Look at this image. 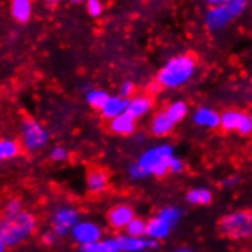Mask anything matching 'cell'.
<instances>
[{"label":"cell","instance_id":"15","mask_svg":"<svg viewBox=\"0 0 252 252\" xmlns=\"http://www.w3.org/2000/svg\"><path fill=\"white\" fill-rule=\"evenodd\" d=\"M135 121L136 120H133V118L126 112L120 116L113 118V120H110L107 123V130L115 133V135H131L136 128Z\"/></svg>","mask_w":252,"mask_h":252},{"label":"cell","instance_id":"4","mask_svg":"<svg viewBox=\"0 0 252 252\" xmlns=\"http://www.w3.org/2000/svg\"><path fill=\"white\" fill-rule=\"evenodd\" d=\"M217 229L220 235L231 240H243L252 237V211L240 210L226 214L219 220Z\"/></svg>","mask_w":252,"mask_h":252},{"label":"cell","instance_id":"31","mask_svg":"<svg viewBox=\"0 0 252 252\" xmlns=\"http://www.w3.org/2000/svg\"><path fill=\"white\" fill-rule=\"evenodd\" d=\"M182 170H184L182 160L173 156V159H171V162H170V173H181Z\"/></svg>","mask_w":252,"mask_h":252},{"label":"cell","instance_id":"29","mask_svg":"<svg viewBox=\"0 0 252 252\" xmlns=\"http://www.w3.org/2000/svg\"><path fill=\"white\" fill-rule=\"evenodd\" d=\"M133 94H135V84L131 81H124L120 87V96L127 99V98L133 96Z\"/></svg>","mask_w":252,"mask_h":252},{"label":"cell","instance_id":"16","mask_svg":"<svg viewBox=\"0 0 252 252\" xmlns=\"http://www.w3.org/2000/svg\"><path fill=\"white\" fill-rule=\"evenodd\" d=\"M127 106H128V99H126V98H123L120 95H118V96H110L107 99V102H106V106L99 110V113H101L102 118H104V120L110 121V120H113V118L126 113L127 112Z\"/></svg>","mask_w":252,"mask_h":252},{"label":"cell","instance_id":"26","mask_svg":"<svg viewBox=\"0 0 252 252\" xmlns=\"http://www.w3.org/2000/svg\"><path fill=\"white\" fill-rule=\"evenodd\" d=\"M86 8L91 17H99L102 11H104V5H102L101 0H87Z\"/></svg>","mask_w":252,"mask_h":252},{"label":"cell","instance_id":"32","mask_svg":"<svg viewBox=\"0 0 252 252\" xmlns=\"http://www.w3.org/2000/svg\"><path fill=\"white\" fill-rule=\"evenodd\" d=\"M130 176L133 177V179H139V177L147 176V173L139 167V164H136V165H133V167L130 168Z\"/></svg>","mask_w":252,"mask_h":252},{"label":"cell","instance_id":"20","mask_svg":"<svg viewBox=\"0 0 252 252\" xmlns=\"http://www.w3.org/2000/svg\"><path fill=\"white\" fill-rule=\"evenodd\" d=\"M22 152V145L12 138H0V160L16 159Z\"/></svg>","mask_w":252,"mask_h":252},{"label":"cell","instance_id":"1","mask_svg":"<svg viewBox=\"0 0 252 252\" xmlns=\"http://www.w3.org/2000/svg\"><path fill=\"white\" fill-rule=\"evenodd\" d=\"M37 229V217L28 210L0 216V237L8 248H16L25 243Z\"/></svg>","mask_w":252,"mask_h":252},{"label":"cell","instance_id":"3","mask_svg":"<svg viewBox=\"0 0 252 252\" xmlns=\"http://www.w3.org/2000/svg\"><path fill=\"white\" fill-rule=\"evenodd\" d=\"M246 3L228 0V2L210 6L205 14V26L210 32H220L226 29L235 19H239L245 12Z\"/></svg>","mask_w":252,"mask_h":252},{"label":"cell","instance_id":"25","mask_svg":"<svg viewBox=\"0 0 252 252\" xmlns=\"http://www.w3.org/2000/svg\"><path fill=\"white\" fill-rule=\"evenodd\" d=\"M126 231H127V235H130V237H142L144 234H147V223L142 219L135 217L127 225Z\"/></svg>","mask_w":252,"mask_h":252},{"label":"cell","instance_id":"33","mask_svg":"<svg viewBox=\"0 0 252 252\" xmlns=\"http://www.w3.org/2000/svg\"><path fill=\"white\" fill-rule=\"evenodd\" d=\"M203 2L206 5H210V6H216V5H221V3L228 2V0H203Z\"/></svg>","mask_w":252,"mask_h":252},{"label":"cell","instance_id":"5","mask_svg":"<svg viewBox=\"0 0 252 252\" xmlns=\"http://www.w3.org/2000/svg\"><path fill=\"white\" fill-rule=\"evenodd\" d=\"M49 142V133L35 118L26 116L20 123V145L26 152L32 153L44 148Z\"/></svg>","mask_w":252,"mask_h":252},{"label":"cell","instance_id":"23","mask_svg":"<svg viewBox=\"0 0 252 252\" xmlns=\"http://www.w3.org/2000/svg\"><path fill=\"white\" fill-rule=\"evenodd\" d=\"M164 112L167 113V116L170 118V120L176 124V123H181L187 116L188 106H187V102H184V101H176V102H171V104Z\"/></svg>","mask_w":252,"mask_h":252},{"label":"cell","instance_id":"17","mask_svg":"<svg viewBox=\"0 0 252 252\" xmlns=\"http://www.w3.org/2000/svg\"><path fill=\"white\" fill-rule=\"evenodd\" d=\"M173 128H174V123L167 116V113L164 110L158 112L153 116L150 130H152V133L155 136H167L173 131Z\"/></svg>","mask_w":252,"mask_h":252},{"label":"cell","instance_id":"35","mask_svg":"<svg viewBox=\"0 0 252 252\" xmlns=\"http://www.w3.org/2000/svg\"><path fill=\"white\" fill-rule=\"evenodd\" d=\"M235 2H242V3H246V0H235Z\"/></svg>","mask_w":252,"mask_h":252},{"label":"cell","instance_id":"8","mask_svg":"<svg viewBox=\"0 0 252 252\" xmlns=\"http://www.w3.org/2000/svg\"><path fill=\"white\" fill-rule=\"evenodd\" d=\"M220 127L225 131H237L240 135L252 133V118L242 110H226L220 115Z\"/></svg>","mask_w":252,"mask_h":252},{"label":"cell","instance_id":"30","mask_svg":"<svg viewBox=\"0 0 252 252\" xmlns=\"http://www.w3.org/2000/svg\"><path fill=\"white\" fill-rule=\"evenodd\" d=\"M57 237H58V235H57L54 231H48V232H44V234L41 235V243L51 246V245H54V243H55Z\"/></svg>","mask_w":252,"mask_h":252},{"label":"cell","instance_id":"36","mask_svg":"<svg viewBox=\"0 0 252 252\" xmlns=\"http://www.w3.org/2000/svg\"><path fill=\"white\" fill-rule=\"evenodd\" d=\"M176 252H188V251H176Z\"/></svg>","mask_w":252,"mask_h":252},{"label":"cell","instance_id":"34","mask_svg":"<svg viewBox=\"0 0 252 252\" xmlns=\"http://www.w3.org/2000/svg\"><path fill=\"white\" fill-rule=\"evenodd\" d=\"M6 248H8V245L5 243V240L2 239V237H0V252H5Z\"/></svg>","mask_w":252,"mask_h":252},{"label":"cell","instance_id":"24","mask_svg":"<svg viewBox=\"0 0 252 252\" xmlns=\"http://www.w3.org/2000/svg\"><path fill=\"white\" fill-rule=\"evenodd\" d=\"M187 200L192 205H208L213 200V194H211V191L206 188H194L188 191Z\"/></svg>","mask_w":252,"mask_h":252},{"label":"cell","instance_id":"10","mask_svg":"<svg viewBox=\"0 0 252 252\" xmlns=\"http://www.w3.org/2000/svg\"><path fill=\"white\" fill-rule=\"evenodd\" d=\"M70 235L80 246H86V245L99 242L102 231L96 223H94V221H78L77 226L72 229Z\"/></svg>","mask_w":252,"mask_h":252},{"label":"cell","instance_id":"2","mask_svg":"<svg viewBox=\"0 0 252 252\" xmlns=\"http://www.w3.org/2000/svg\"><path fill=\"white\" fill-rule=\"evenodd\" d=\"M196 69L197 58L192 54L174 55L158 72L156 83L162 89H177L191 80Z\"/></svg>","mask_w":252,"mask_h":252},{"label":"cell","instance_id":"11","mask_svg":"<svg viewBox=\"0 0 252 252\" xmlns=\"http://www.w3.org/2000/svg\"><path fill=\"white\" fill-rule=\"evenodd\" d=\"M110 184L109 173L101 167H91L86 174V187L91 194H102Z\"/></svg>","mask_w":252,"mask_h":252},{"label":"cell","instance_id":"27","mask_svg":"<svg viewBox=\"0 0 252 252\" xmlns=\"http://www.w3.org/2000/svg\"><path fill=\"white\" fill-rule=\"evenodd\" d=\"M67 156H69V153L63 145H55L49 153V158L52 162H64L67 159Z\"/></svg>","mask_w":252,"mask_h":252},{"label":"cell","instance_id":"12","mask_svg":"<svg viewBox=\"0 0 252 252\" xmlns=\"http://www.w3.org/2000/svg\"><path fill=\"white\" fill-rule=\"evenodd\" d=\"M133 219H135V213H133L131 206L126 203L115 205L107 213V223L113 229H126Z\"/></svg>","mask_w":252,"mask_h":252},{"label":"cell","instance_id":"14","mask_svg":"<svg viewBox=\"0 0 252 252\" xmlns=\"http://www.w3.org/2000/svg\"><path fill=\"white\" fill-rule=\"evenodd\" d=\"M153 107V98L152 95H138L128 99V106H127V113L133 118V120H138V118L147 115Z\"/></svg>","mask_w":252,"mask_h":252},{"label":"cell","instance_id":"18","mask_svg":"<svg viewBox=\"0 0 252 252\" xmlns=\"http://www.w3.org/2000/svg\"><path fill=\"white\" fill-rule=\"evenodd\" d=\"M192 120L197 126L208 127V128H217L220 127V115L208 107H200L192 115Z\"/></svg>","mask_w":252,"mask_h":252},{"label":"cell","instance_id":"22","mask_svg":"<svg viewBox=\"0 0 252 252\" xmlns=\"http://www.w3.org/2000/svg\"><path fill=\"white\" fill-rule=\"evenodd\" d=\"M109 98H110V95L106 91H101V89H91V91L86 94L87 104L95 110H101L104 107Z\"/></svg>","mask_w":252,"mask_h":252},{"label":"cell","instance_id":"6","mask_svg":"<svg viewBox=\"0 0 252 252\" xmlns=\"http://www.w3.org/2000/svg\"><path fill=\"white\" fill-rule=\"evenodd\" d=\"M173 159V150L168 145L155 147L142 155L139 159V167L147 174H155L158 177L165 176L170 171V162Z\"/></svg>","mask_w":252,"mask_h":252},{"label":"cell","instance_id":"21","mask_svg":"<svg viewBox=\"0 0 252 252\" xmlns=\"http://www.w3.org/2000/svg\"><path fill=\"white\" fill-rule=\"evenodd\" d=\"M81 252H121L120 246H118L116 239H107V240H99L91 245L81 246Z\"/></svg>","mask_w":252,"mask_h":252},{"label":"cell","instance_id":"9","mask_svg":"<svg viewBox=\"0 0 252 252\" xmlns=\"http://www.w3.org/2000/svg\"><path fill=\"white\" fill-rule=\"evenodd\" d=\"M80 221V213L72 206H60L52 214V231L57 235H66L72 232Z\"/></svg>","mask_w":252,"mask_h":252},{"label":"cell","instance_id":"28","mask_svg":"<svg viewBox=\"0 0 252 252\" xmlns=\"http://www.w3.org/2000/svg\"><path fill=\"white\" fill-rule=\"evenodd\" d=\"M22 210H23L22 202L17 200V199H11L9 202L5 203L2 213H5V214H12V213H19V211H22Z\"/></svg>","mask_w":252,"mask_h":252},{"label":"cell","instance_id":"13","mask_svg":"<svg viewBox=\"0 0 252 252\" xmlns=\"http://www.w3.org/2000/svg\"><path fill=\"white\" fill-rule=\"evenodd\" d=\"M118 246L121 252H142L144 249H155L158 246L156 240H144L142 237H130V235H120L116 237Z\"/></svg>","mask_w":252,"mask_h":252},{"label":"cell","instance_id":"7","mask_svg":"<svg viewBox=\"0 0 252 252\" xmlns=\"http://www.w3.org/2000/svg\"><path fill=\"white\" fill-rule=\"evenodd\" d=\"M179 211L174 208H165L162 210L158 217L152 219L147 223V235L153 240H159L167 237L174 225V221L179 219Z\"/></svg>","mask_w":252,"mask_h":252},{"label":"cell","instance_id":"19","mask_svg":"<svg viewBox=\"0 0 252 252\" xmlns=\"http://www.w3.org/2000/svg\"><path fill=\"white\" fill-rule=\"evenodd\" d=\"M32 2L31 0H11V16L19 23H26L31 19Z\"/></svg>","mask_w":252,"mask_h":252}]
</instances>
